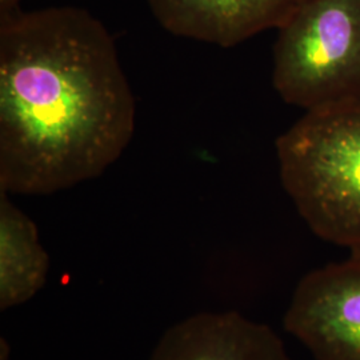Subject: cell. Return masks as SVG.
I'll use <instances>...</instances> for the list:
<instances>
[{"label":"cell","mask_w":360,"mask_h":360,"mask_svg":"<svg viewBox=\"0 0 360 360\" xmlns=\"http://www.w3.org/2000/svg\"><path fill=\"white\" fill-rule=\"evenodd\" d=\"M50 257L34 220L0 191V309L32 299L46 284Z\"/></svg>","instance_id":"cell-7"},{"label":"cell","mask_w":360,"mask_h":360,"mask_svg":"<svg viewBox=\"0 0 360 360\" xmlns=\"http://www.w3.org/2000/svg\"><path fill=\"white\" fill-rule=\"evenodd\" d=\"M0 360H10V346L3 338L0 340Z\"/></svg>","instance_id":"cell-9"},{"label":"cell","mask_w":360,"mask_h":360,"mask_svg":"<svg viewBox=\"0 0 360 360\" xmlns=\"http://www.w3.org/2000/svg\"><path fill=\"white\" fill-rule=\"evenodd\" d=\"M306 0H147L155 20L179 38L231 49L279 30Z\"/></svg>","instance_id":"cell-5"},{"label":"cell","mask_w":360,"mask_h":360,"mask_svg":"<svg viewBox=\"0 0 360 360\" xmlns=\"http://www.w3.org/2000/svg\"><path fill=\"white\" fill-rule=\"evenodd\" d=\"M150 360H292L263 323L227 312H200L169 327Z\"/></svg>","instance_id":"cell-6"},{"label":"cell","mask_w":360,"mask_h":360,"mask_svg":"<svg viewBox=\"0 0 360 360\" xmlns=\"http://www.w3.org/2000/svg\"><path fill=\"white\" fill-rule=\"evenodd\" d=\"M275 147L284 191L309 230L360 250V101L306 111Z\"/></svg>","instance_id":"cell-2"},{"label":"cell","mask_w":360,"mask_h":360,"mask_svg":"<svg viewBox=\"0 0 360 360\" xmlns=\"http://www.w3.org/2000/svg\"><path fill=\"white\" fill-rule=\"evenodd\" d=\"M23 0H0V18H6L8 15L18 13L20 8V3Z\"/></svg>","instance_id":"cell-8"},{"label":"cell","mask_w":360,"mask_h":360,"mask_svg":"<svg viewBox=\"0 0 360 360\" xmlns=\"http://www.w3.org/2000/svg\"><path fill=\"white\" fill-rule=\"evenodd\" d=\"M136 102L103 23L74 6L0 18V191L51 195L102 176Z\"/></svg>","instance_id":"cell-1"},{"label":"cell","mask_w":360,"mask_h":360,"mask_svg":"<svg viewBox=\"0 0 360 360\" xmlns=\"http://www.w3.org/2000/svg\"><path fill=\"white\" fill-rule=\"evenodd\" d=\"M272 84L304 111L360 101V0H306L278 30Z\"/></svg>","instance_id":"cell-3"},{"label":"cell","mask_w":360,"mask_h":360,"mask_svg":"<svg viewBox=\"0 0 360 360\" xmlns=\"http://www.w3.org/2000/svg\"><path fill=\"white\" fill-rule=\"evenodd\" d=\"M283 327L316 360H360V250L300 279Z\"/></svg>","instance_id":"cell-4"}]
</instances>
